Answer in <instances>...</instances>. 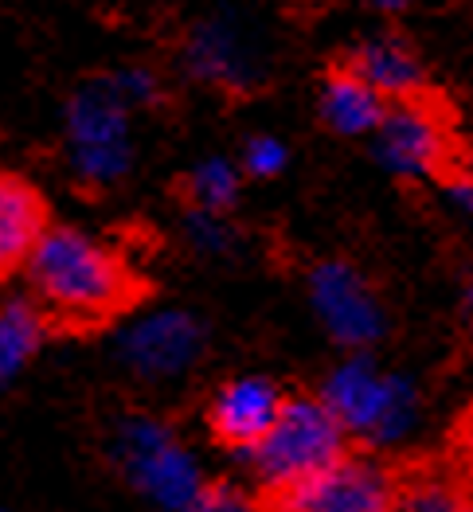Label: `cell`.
<instances>
[{
	"label": "cell",
	"mask_w": 473,
	"mask_h": 512,
	"mask_svg": "<svg viewBox=\"0 0 473 512\" xmlns=\"http://www.w3.org/2000/svg\"><path fill=\"white\" fill-rule=\"evenodd\" d=\"M28 298L47 333L90 337L153 298V282L126 255L75 227H51L28 262Z\"/></svg>",
	"instance_id": "1"
},
{
	"label": "cell",
	"mask_w": 473,
	"mask_h": 512,
	"mask_svg": "<svg viewBox=\"0 0 473 512\" xmlns=\"http://www.w3.org/2000/svg\"><path fill=\"white\" fill-rule=\"evenodd\" d=\"M325 407L348 438L364 446H391L419 419V391L407 376L380 372L368 356H352L321 387Z\"/></svg>",
	"instance_id": "2"
},
{
	"label": "cell",
	"mask_w": 473,
	"mask_h": 512,
	"mask_svg": "<svg viewBox=\"0 0 473 512\" xmlns=\"http://www.w3.org/2000/svg\"><path fill=\"white\" fill-rule=\"evenodd\" d=\"M403 477L372 454H344L341 462L290 485L258 489L255 512H395Z\"/></svg>",
	"instance_id": "3"
},
{
	"label": "cell",
	"mask_w": 473,
	"mask_h": 512,
	"mask_svg": "<svg viewBox=\"0 0 473 512\" xmlns=\"http://www.w3.org/2000/svg\"><path fill=\"white\" fill-rule=\"evenodd\" d=\"M344 454H348V434L337 423V415L325 407V399L294 395L286 399L274 430L251 454V466L258 473V485L274 489V485H290V481L325 470L341 462Z\"/></svg>",
	"instance_id": "4"
},
{
	"label": "cell",
	"mask_w": 473,
	"mask_h": 512,
	"mask_svg": "<svg viewBox=\"0 0 473 512\" xmlns=\"http://www.w3.org/2000/svg\"><path fill=\"white\" fill-rule=\"evenodd\" d=\"M67 137L75 176L90 188H110L129 169V102L114 75L90 79L67 106Z\"/></svg>",
	"instance_id": "5"
},
{
	"label": "cell",
	"mask_w": 473,
	"mask_h": 512,
	"mask_svg": "<svg viewBox=\"0 0 473 512\" xmlns=\"http://www.w3.org/2000/svg\"><path fill=\"white\" fill-rule=\"evenodd\" d=\"M118 458L126 466L129 481L145 497H153L161 509L188 512L204 489L188 450L157 419H129L118 434Z\"/></svg>",
	"instance_id": "6"
},
{
	"label": "cell",
	"mask_w": 473,
	"mask_h": 512,
	"mask_svg": "<svg viewBox=\"0 0 473 512\" xmlns=\"http://www.w3.org/2000/svg\"><path fill=\"white\" fill-rule=\"evenodd\" d=\"M309 298L313 309L325 325V333L337 344L364 352L384 337V305L372 294V286L364 282V274L348 262H321L309 274Z\"/></svg>",
	"instance_id": "7"
},
{
	"label": "cell",
	"mask_w": 473,
	"mask_h": 512,
	"mask_svg": "<svg viewBox=\"0 0 473 512\" xmlns=\"http://www.w3.org/2000/svg\"><path fill=\"white\" fill-rule=\"evenodd\" d=\"M376 157L395 176H434L446 169L450 137L442 114L423 98L391 102L384 126L376 129Z\"/></svg>",
	"instance_id": "8"
},
{
	"label": "cell",
	"mask_w": 473,
	"mask_h": 512,
	"mask_svg": "<svg viewBox=\"0 0 473 512\" xmlns=\"http://www.w3.org/2000/svg\"><path fill=\"white\" fill-rule=\"evenodd\" d=\"M282 407H286V395L278 391V384L262 376H243L215 391V399L208 403V430L223 450L251 458L262 446V438L274 430Z\"/></svg>",
	"instance_id": "9"
},
{
	"label": "cell",
	"mask_w": 473,
	"mask_h": 512,
	"mask_svg": "<svg viewBox=\"0 0 473 512\" xmlns=\"http://www.w3.org/2000/svg\"><path fill=\"white\" fill-rule=\"evenodd\" d=\"M200 352H204V325L184 309L145 317L122 341V360L145 380L180 376L184 368H192Z\"/></svg>",
	"instance_id": "10"
},
{
	"label": "cell",
	"mask_w": 473,
	"mask_h": 512,
	"mask_svg": "<svg viewBox=\"0 0 473 512\" xmlns=\"http://www.w3.org/2000/svg\"><path fill=\"white\" fill-rule=\"evenodd\" d=\"M180 63L196 83L212 86L219 94H247L258 86L255 55L231 24H196L180 43Z\"/></svg>",
	"instance_id": "11"
},
{
	"label": "cell",
	"mask_w": 473,
	"mask_h": 512,
	"mask_svg": "<svg viewBox=\"0 0 473 512\" xmlns=\"http://www.w3.org/2000/svg\"><path fill=\"white\" fill-rule=\"evenodd\" d=\"M51 227V204L40 188L16 172H0V282L28 270Z\"/></svg>",
	"instance_id": "12"
},
{
	"label": "cell",
	"mask_w": 473,
	"mask_h": 512,
	"mask_svg": "<svg viewBox=\"0 0 473 512\" xmlns=\"http://www.w3.org/2000/svg\"><path fill=\"white\" fill-rule=\"evenodd\" d=\"M387 102L380 90L356 79L348 67L329 71V79L321 83V122L341 133V137H364L376 133L387 118Z\"/></svg>",
	"instance_id": "13"
},
{
	"label": "cell",
	"mask_w": 473,
	"mask_h": 512,
	"mask_svg": "<svg viewBox=\"0 0 473 512\" xmlns=\"http://www.w3.org/2000/svg\"><path fill=\"white\" fill-rule=\"evenodd\" d=\"M341 67H348L356 79H364L372 90H380L387 102L419 98V86H423V67L415 59V51L399 40L360 43Z\"/></svg>",
	"instance_id": "14"
},
{
	"label": "cell",
	"mask_w": 473,
	"mask_h": 512,
	"mask_svg": "<svg viewBox=\"0 0 473 512\" xmlns=\"http://www.w3.org/2000/svg\"><path fill=\"white\" fill-rule=\"evenodd\" d=\"M172 196L184 204L188 215H219L227 219L231 208L239 204V172L227 161H204L192 172L176 176Z\"/></svg>",
	"instance_id": "15"
},
{
	"label": "cell",
	"mask_w": 473,
	"mask_h": 512,
	"mask_svg": "<svg viewBox=\"0 0 473 512\" xmlns=\"http://www.w3.org/2000/svg\"><path fill=\"white\" fill-rule=\"evenodd\" d=\"M47 325L32 298H16L0 305V384H8L36 352H40Z\"/></svg>",
	"instance_id": "16"
},
{
	"label": "cell",
	"mask_w": 473,
	"mask_h": 512,
	"mask_svg": "<svg viewBox=\"0 0 473 512\" xmlns=\"http://www.w3.org/2000/svg\"><path fill=\"white\" fill-rule=\"evenodd\" d=\"M395 512H473V485L454 470H419L403 477Z\"/></svg>",
	"instance_id": "17"
},
{
	"label": "cell",
	"mask_w": 473,
	"mask_h": 512,
	"mask_svg": "<svg viewBox=\"0 0 473 512\" xmlns=\"http://www.w3.org/2000/svg\"><path fill=\"white\" fill-rule=\"evenodd\" d=\"M243 169L251 172V176H258V180L278 176V172L286 169V145L278 137H270V133L251 137L247 149H243Z\"/></svg>",
	"instance_id": "18"
},
{
	"label": "cell",
	"mask_w": 473,
	"mask_h": 512,
	"mask_svg": "<svg viewBox=\"0 0 473 512\" xmlns=\"http://www.w3.org/2000/svg\"><path fill=\"white\" fill-rule=\"evenodd\" d=\"M188 512H255V501H247L235 485L227 481H204L200 497L192 501Z\"/></svg>",
	"instance_id": "19"
},
{
	"label": "cell",
	"mask_w": 473,
	"mask_h": 512,
	"mask_svg": "<svg viewBox=\"0 0 473 512\" xmlns=\"http://www.w3.org/2000/svg\"><path fill=\"white\" fill-rule=\"evenodd\" d=\"M450 200H454L466 215H473V172L450 176Z\"/></svg>",
	"instance_id": "20"
},
{
	"label": "cell",
	"mask_w": 473,
	"mask_h": 512,
	"mask_svg": "<svg viewBox=\"0 0 473 512\" xmlns=\"http://www.w3.org/2000/svg\"><path fill=\"white\" fill-rule=\"evenodd\" d=\"M372 8H380V12H403L411 0H368Z\"/></svg>",
	"instance_id": "21"
},
{
	"label": "cell",
	"mask_w": 473,
	"mask_h": 512,
	"mask_svg": "<svg viewBox=\"0 0 473 512\" xmlns=\"http://www.w3.org/2000/svg\"><path fill=\"white\" fill-rule=\"evenodd\" d=\"M466 305H470V317H473V282H470V294H466Z\"/></svg>",
	"instance_id": "22"
}]
</instances>
